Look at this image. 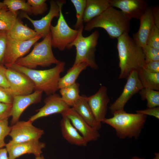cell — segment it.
Masks as SVG:
<instances>
[{"mask_svg": "<svg viewBox=\"0 0 159 159\" xmlns=\"http://www.w3.org/2000/svg\"><path fill=\"white\" fill-rule=\"evenodd\" d=\"M117 49L120 69V79H127L133 70L143 68L145 57L142 48L138 45L133 38L125 33L117 39Z\"/></svg>", "mask_w": 159, "mask_h": 159, "instance_id": "6da1fadb", "label": "cell"}, {"mask_svg": "<svg viewBox=\"0 0 159 159\" xmlns=\"http://www.w3.org/2000/svg\"><path fill=\"white\" fill-rule=\"evenodd\" d=\"M65 63L60 62L54 67L45 70H36L29 69L14 64L10 68L28 76L33 82L35 91L44 92L48 96L56 93L58 90V85L60 74L65 69Z\"/></svg>", "mask_w": 159, "mask_h": 159, "instance_id": "7a4b0ae2", "label": "cell"}, {"mask_svg": "<svg viewBox=\"0 0 159 159\" xmlns=\"http://www.w3.org/2000/svg\"><path fill=\"white\" fill-rule=\"evenodd\" d=\"M130 21L120 10L111 6L102 14L86 23L84 29L90 32L94 29H105L112 39L117 38L123 34L128 33Z\"/></svg>", "mask_w": 159, "mask_h": 159, "instance_id": "3957f363", "label": "cell"}, {"mask_svg": "<svg viewBox=\"0 0 159 159\" xmlns=\"http://www.w3.org/2000/svg\"><path fill=\"white\" fill-rule=\"evenodd\" d=\"M113 116L106 118L102 122L113 128L120 139L126 138L137 139L146 120L147 116L137 113H127L124 110L117 111Z\"/></svg>", "mask_w": 159, "mask_h": 159, "instance_id": "277c9868", "label": "cell"}, {"mask_svg": "<svg viewBox=\"0 0 159 159\" xmlns=\"http://www.w3.org/2000/svg\"><path fill=\"white\" fill-rule=\"evenodd\" d=\"M50 32L41 42H36L32 51L27 55L18 59L15 63L19 66L32 69L38 66L49 67L60 61L52 52Z\"/></svg>", "mask_w": 159, "mask_h": 159, "instance_id": "5b68a950", "label": "cell"}, {"mask_svg": "<svg viewBox=\"0 0 159 159\" xmlns=\"http://www.w3.org/2000/svg\"><path fill=\"white\" fill-rule=\"evenodd\" d=\"M84 27L80 28L77 37L70 45V49L75 47L76 53L73 65L85 62L92 69H97L99 67L97 64L95 52L100 34L95 30L90 35L84 37L82 35Z\"/></svg>", "mask_w": 159, "mask_h": 159, "instance_id": "8992f818", "label": "cell"}, {"mask_svg": "<svg viewBox=\"0 0 159 159\" xmlns=\"http://www.w3.org/2000/svg\"><path fill=\"white\" fill-rule=\"evenodd\" d=\"M64 1L60 5V14L55 26L51 25L50 32L51 35L52 47L60 51L70 49V45L77 36L78 30L71 28L67 24L63 14L62 8L65 3Z\"/></svg>", "mask_w": 159, "mask_h": 159, "instance_id": "52a82bcc", "label": "cell"}, {"mask_svg": "<svg viewBox=\"0 0 159 159\" xmlns=\"http://www.w3.org/2000/svg\"><path fill=\"white\" fill-rule=\"evenodd\" d=\"M42 38V36L38 35L29 40L21 41L8 37L2 64L8 68L14 64L18 59L28 53L32 47Z\"/></svg>", "mask_w": 159, "mask_h": 159, "instance_id": "ba28073f", "label": "cell"}, {"mask_svg": "<svg viewBox=\"0 0 159 159\" xmlns=\"http://www.w3.org/2000/svg\"><path fill=\"white\" fill-rule=\"evenodd\" d=\"M32 123L29 120L19 121L12 125L9 135L11 138L10 141L13 143H19L39 140L44 134V131L34 126Z\"/></svg>", "mask_w": 159, "mask_h": 159, "instance_id": "9c48e42d", "label": "cell"}, {"mask_svg": "<svg viewBox=\"0 0 159 159\" xmlns=\"http://www.w3.org/2000/svg\"><path fill=\"white\" fill-rule=\"evenodd\" d=\"M5 74L13 95L30 94L35 91L34 84L26 75L10 68H6Z\"/></svg>", "mask_w": 159, "mask_h": 159, "instance_id": "30bf717a", "label": "cell"}, {"mask_svg": "<svg viewBox=\"0 0 159 159\" xmlns=\"http://www.w3.org/2000/svg\"><path fill=\"white\" fill-rule=\"evenodd\" d=\"M127 79L121 94L110 107L109 109L112 114L115 111L124 110L125 105L131 97L143 88L137 71H132Z\"/></svg>", "mask_w": 159, "mask_h": 159, "instance_id": "8fae6325", "label": "cell"}, {"mask_svg": "<svg viewBox=\"0 0 159 159\" xmlns=\"http://www.w3.org/2000/svg\"><path fill=\"white\" fill-rule=\"evenodd\" d=\"M64 1L51 0L48 13L40 19H33L26 13L24 12L21 13L20 16L21 18H26L29 21L33 26L34 30L38 35L42 36L44 38L50 32L51 23L53 19L55 17H59L60 5Z\"/></svg>", "mask_w": 159, "mask_h": 159, "instance_id": "7c38bea8", "label": "cell"}, {"mask_svg": "<svg viewBox=\"0 0 159 159\" xmlns=\"http://www.w3.org/2000/svg\"><path fill=\"white\" fill-rule=\"evenodd\" d=\"M46 145L45 143L39 140L14 143L10 140L6 144L9 159H16L26 154H32L36 157L39 156L42 153V149Z\"/></svg>", "mask_w": 159, "mask_h": 159, "instance_id": "4fadbf2b", "label": "cell"}, {"mask_svg": "<svg viewBox=\"0 0 159 159\" xmlns=\"http://www.w3.org/2000/svg\"><path fill=\"white\" fill-rule=\"evenodd\" d=\"M111 6L120 9L124 15L130 21L139 19L149 7L145 0H109Z\"/></svg>", "mask_w": 159, "mask_h": 159, "instance_id": "5bb4252c", "label": "cell"}, {"mask_svg": "<svg viewBox=\"0 0 159 159\" xmlns=\"http://www.w3.org/2000/svg\"><path fill=\"white\" fill-rule=\"evenodd\" d=\"M44 102V106L38 110L37 112L32 116L29 120L32 122L39 118L54 114L62 115L70 107L62 100L60 95L56 93L48 96Z\"/></svg>", "mask_w": 159, "mask_h": 159, "instance_id": "9a60e30c", "label": "cell"}, {"mask_svg": "<svg viewBox=\"0 0 159 159\" xmlns=\"http://www.w3.org/2000/svg\"><path fill=\"white\" fill-rule=\"evenodd\" d=\"M87 100L96 121L101 123L106 118L107 105L110 101L107 87L101 86L94 94L87 97Z\"/></svg>", "mask_w": 159, "mask_h": 159, "instance_id": "2e32d148", "label": "cell"}, {"mask_svg": "<svg viewBox=\"0 0 159 159\" xmlns=\"http://www.w3.org/2000/svg\"><path fill=\"white\" fill-rule=\"evenodd\" d=\"M43 92L34 91L32 93L24 95H13L10 116L12 117L11 124L12 125L19 121L24 110L31 104L40 102Z\"/></svg>", "mask_w": 159, "mask_h": 159, "instance_id": "e0dca14e", "label": "cell"}, {"mask_svg": "<svg viewBox=\"0 0 159 159\" xmlns=\"http://www.w3.org/2000/svg\"><path fill=\"white\" fill-rule=\"evenodd\" d=\"M62 115H66L69 119L73 126L88 142L96 141L100 137L98 130L89 125L72 107Z\"/></svg>", "mask_w": 159, "mask_h": 159, "instance_id": "ac0fdd59", "label": "cell"}, {"mask_svg": "<svg viewBox=\"0 0 159 159\" xmlns=\"http://www.w3.org/2000/svg\"><path fill=\"white\" fill-rule=\"evenodd\" d=\"M140 20L139 29L133 34V39L138 45L142 48L146 45L148 37L154 24L151 7L148 8Z\"/></svg>", "mask_w": 159, "mask_h": 159, "instance_id": "d6986e66", "label": "cell"}, {"mask_svg": "<svg viewBox=\"0 0 159 159\" xmlns=\"http://www.w3.org/2000/svg\"><path fill=\"white\" fill-rule=\"evenodd\" d=\"M62 115L60 125L63 138L71 144L87 146L88 142L73 126L69 119L64 115Z\"/></svg>", "mask_w": 159, "mask_h": 159, "instance_id": "ffe728a7", "label": "cell"}, {"mask_svg": "<svg viewBox=\"0 0 159 159\" xmlns=\"http://www.w3.org/2000/svg\"><path fill=\"white\" fill-rule=\"evenodd\" d=\"M87 97L84 95H80L72 107L89 125L98 130L101 127V123L96 121L87 102Z\"/></svg>", "mask_w": 159, "mask_h": 159, "instance_id": "44dd1931", "label": "cell"}, {"mask_svg": "<svg viewBox=\"0 0 159 159\" xmlns=\"http://www.w3.org/2000/svg\"><path fill=\"white\" fill-rule=\"evenodd\" d=\"M111 6L109 0H87L83 22L86 23L99 16Z\"/></svg>", "mask_w": 159, "mask_h": 159, "instance_id": "7402d4cb", "label": "cell"}, {"mask_svg": "<svg viewBox=\"0 0 159 159\" xmlns=\"http://www.w3.org/2000/svg\"><path fill=\"white\" fill-rule=\"evenodd\" d=\"M6 33L8 37L21 41L29 40L38 36L34 30L24 25L18 18L12 27Z\"/></svg>", "mask_w": 159, "mask_h": 159, "instance_id": "603a6c76", "label": "cell"}, {"mask_svg": "<svg viewBox=\"0 0 159 159\" xmlns=\"http://www.w3.org/2000/svg\"><path fill=\"white\" fill-rule=\"evenodd\" d=\"M88 67L87 64L85 62L73 65L67 71V73L60 78L58 83V89L75 83L80 73Z\"/></svg>", "mask_w": 159, "mask_h": 159, "instance_id": "cb8c5ba5", "label": "cell"}, {"mask_svg": "<svg viewBox=\"0 0 159 159\" xmlns=\"http://www.w3.org/2000/svg\"><path fill=\"white\" fill-rule=\"evenodd\" d=\"M137 72L143 88L159 90V72H150L143 68Z\"/></svg>", "mask_w": 159, "mask_h": 159, "instance_id": "d4e9b609", "label": "cell"}, {"mask_svg": "<svg viewBox=\"0 0 159 159\" xmlns=\"http://www.w3.org/2000/svg\"><path fill=\"white\" fill-rule=\"evenodd\" d=\"M79 87L80 84L76 82L72 85L59 89L62 99L70 107H72L80 96Z\"/></svg>", "mask_w": 159, "mask_h": 159, "instance_id": "484cf974", "label": "cell"}, {"mask_svg": "<svg viewBox=\"0 0 159 159\" xmlns=\"http://www.w3.org/2000/svg\"><path fill=\"white\" fill-rule=\"evenodd\" d=\"M16 14L9 11L6 7L0 11V31L10 30L17 18Z\"/></svg>", "mask_w": 159, "mask_h": 159, "instance_id": "4316f807", "label": "cell"}, {"mask_svg": "<svg viewBox=\"0 0 159 159\" xmlns=\"http://www.w3.org/2000/svg\"><path fill=\"white\" fill-rule=\"evenodd\" d=\"M141 99L147 101L148 108H152L159 106V90L143 88L139 92Z\"/></svg>", "mask_w": 159, "mask_h": 159, "instance_id": "83f0119b", "label": "cell"}, {"mask_svg": "<svg viewBox=\"0 0 159 159\" xmlns=\"http://www.w3.org/2000/svg\"><path fill=\"white\" fill-rule=\"evenodd\" d=\"M8 10L16 14L21 10L28 15L32 14L31 7L27 2L24 0H4L3 1Z\"/></svg>", "mask_w": 159, "mask_h": 159, "instance_id": "f1b7e54d", "label": "cell"}, {"mask_svg": "<svg viewBox=\"0 0 159 159\" xmlns=\"http://www.w3.org/2000/svg\"><path fill=\"white\" fill-rule=\"evenodd\" d=\"M70 1L76 10L77 20L74 27V29L78 30L84 27L83 17L87 0H71Z\"/></svg>", "mask_w": 159, "mask_h": 159, "instance_id": "f546056e", "label": "cell"}, {"mask_svg": "<svg viewBox=\"0 0 159 159\" xmlns=\"http://www.w3.org/2000/svg\"><path fill=\"white\" fill-rule=\"evenodd\" d=\"M46 0H27L31 7L32 14L35 16L41 15L48 9Z\"/></svg>", "mask_w": 159, "mask_h": 159, "instance_id": "4dcf8cb0", "label": "cell"}, {"mask_svg": "<svg viewBox=\"0 0 159 159\" xmlns=\"http://www.w3.org/2000/svg\"><path fill=\"white\" fill-rule=\"evenodd\" d=\"M146 45L159 49V28L154 24L148 35Z\"/></svg>", "mask_w": 159, "mask_h": 159, "instance_id": "1f68e13d", "label": "cell"}, {"mask_svg": "<svg viewBox=\"0 0 159 159\" xmlns=\"http://www.w3.org/2000/svg\"><path fill=\"white\" fill-rule=\"evenodd\" d=\"M145 62L159 61V49L146 45L142 47Z\"/></svg>", "mask_w": 159, "mask_h": 159, "instance_id": "d6a6232c", "label": "cell"}, {"mask_svg": "<svg viewBox=\"0 0 159 159\" xmlns=\"http://www.w3.org/2000/svg\"><path fill=\"white\" fill-rule=\"evenodd\" d=\"M8 118L0 120V148L5 147L6 143L4 139L9 135L11 130V127L9 125Z\"/></svg>", "mask_w": 159, "mask_h": 159, "instance_id": "836d02e7", "label": "cell"}, {"mask_svg": "<svg viewBox=\"0 0 159 159\" xmlns=\"http://www.w3.org/2000/svg\"><path fill=\"white\" fill-rule=\"evenodd\" d=\"M7 32L0 31V64H2L7 44Z\"/></svg>", "mask_w": 159, "mask_h": 159, "instance_id": "e575fe53", "label": "cell"}, {"mask_svg": "<svg viewBox=\"0 0 159 159\" xmlns=\"http://www.w3.org/2000/svg\"><path fill=\"white\" fill-rule=\"evenodd\" d=\"M13 95L9 89L0 87V102L12 104Z\"/></svg>", "mask_w": 159, "mask_h": 159, "instance_id": "d590c367", "label": "cell"}, {"mask_svg": "<svg viewBox=\"0 0 159 159\" xmlns=\"http://www.w3.org/2000/svg\"><path fill=\"white\" fill-rule=\"evenodd\" d=\"M12 104L0 102V120L10 116Z\"/></svg>", "mask_w": 159, "mask_h": 159, "instance_id": "8d00e7d4", "label": "cell"}, {"mask_svg": "<svg viewBox=\"0 0 159 159\" xmlns=\"http://www.w3.org/2000/svg\"><path fill=\"white\" fill-rule=\"evenodd\" d=\"M143 68L150 72L159 73V61L145 62Z\"/></svg>", "mask_w": 159, "mask_h": 159, "instance_id": "74e56055", "label": "cell"}, {"mask_svg": "<svg viewBox=\"0 0 159 159\" xmlns=\"http://www.w3.org/2000/svg\"><path fill=\"white\" fill-rule=\"evenodd\" d=\"M136 113L146 115H150L153 116L156 118L159 119V107H157L147 108L141 110L136 111Z\"/></svg>", "mask_w": 159, "mask_h": 159, "instance_id": "f35d334b", "label": "cell"}, {"mask_svg": "<svg viewBox=\"0 0 159 159\" xmlns=\"http://www.w3.org/2000/svg\"><path fill=\"white\" fill-rule=\"evenodd\" d=\"M6 69L3 64H0V87L9 89L10 85L5 74Z\"/></svg>", "mask_w": 159, "mask_h": 159, "instance_id": "ab89813d", "label": "cell"}, {"mask_svg": "<svg viewBox=\"0 0 159 159\" xmlns=\"http://www.w3.org/2000/svg\"><path fill=\"white\" fill-rule=\"evenodd\" d=\"M152 14L154 24L159 28V8L158 6L151 7Z\"/></svg>", "mask_w": 159, "mask_h": 159, "instance_id": "60d3db41", "label": "cell"}, {"mask_svg": "<svg viewBox=\"0 0 159 159\" xmlns=\"http://www.w3.org/2000/svg\"><path fill=\"white\" fill-rule=\"evenodd\" d=\"M0 159H9L7 151L6 148H0Z\"/></svg>", "mask_w": 159, "mask_h": 159, "instance_id": "b9f144b4", "label": "cell"}, {"mask_svg": "<svg viewBox=\"0 0 159 159\" xmlns=\"http://www.w3.org/2000/svg\"><path fill=\"white\" fill-rule=\"evenodd\" d=\"M6 7L3 2L0 1V11Z\"/></svg>", "mask_w": 159, "mask_h": 159, "instance_id": "7bdbcfd3", "label": "cell"}, {"mask_svg": "<svg viewBox=\"0 0 159 159\" xmlns=\"http://www.w3.org/2000/svg\"><path fill=\"white\" fill-rule=\"evenodd\" d=\"M155 157L153 159H159V153H155Z\"/></svg>", "mask_w": 159, "mask_h": 159, "instance_id": "ee69618b", "label": "cell"}, {"mask_svg": "<svg viewBox=\"0 0 159 159\" xmlns=\"http://www.w3.org/2000/svg\"><path fill=\"white\" fill-rule=\"evenodd\" d=\"M35 159H45L44 157L43 156L36 157Z\"/></svg>", "mask_w": 159, "mask_h": 159, "instance_id": "f6af8a7d", "label": "cell"}, {"mask_svg": "<svg viewBox=\"0 0 159 159\" xmlns=\"http://www.w3.org/2000/svg\"><path fill=\"white\" fill-rule=\"evenodd\" d=\"M131 159H145L144 158H140L138 156H134L131 158Z\"/></svg>", "mask_w": 159, "mask_h": 159, "instance_id": "bcb514c9", "label": "cell"}]
</instances>
